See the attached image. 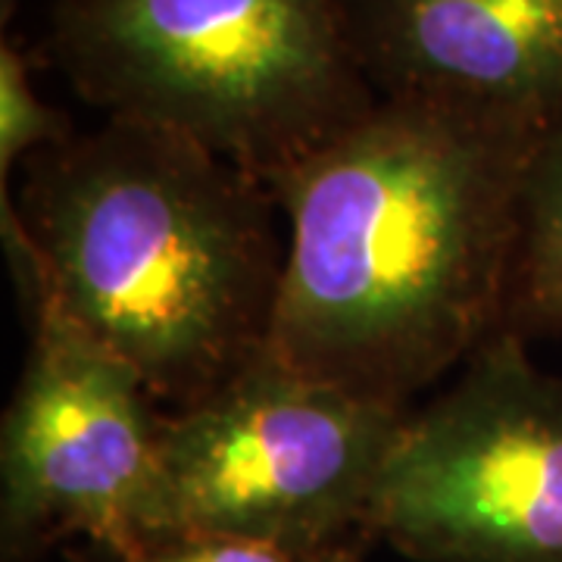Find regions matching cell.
Instances as JSON below:
<instances>
[{
  "label": "cell",
  "instance_id": "obj_1",
  "mask_svg": "<svg viewBox=\"0 0 562 562\" xmlns=\"http://www.w3.org/2000/svg\"><path fill=\"white\" fill-rule=\"evenodd\" d=\"M543 132L379 98L288 169L272 184L288 257L269 353L397 409L465 366L506 328Z\"/></svg>",
  "mask_w": 562,
  "mask_h": 562
},
{
  "label": "cell",
  "instance_id": "obj_2",
  "mask_svg": "<svg viewBox=\"0 0 562 562\" xmlns=\"http://www.w3.org/2000/svg\"><path fill=\"white\" fill-rule=\"evenodd\" d=\"M22 303L60 310L184 409L269 350L288 238L266 181L160 125L106 116L0 194Z\"/></svg>",
  "mask_w": 562,
  "mask_h": 562
},
{
  "label": "cell",
  "instance_id": "obj_3",
  "mask_svg": "<svg viewBox=\"0 0 562 562\" xmlns=\"http://www.w3.org/2000/svg\"><path fill=\"white\" fill-rule=\"evenodd\" d=\"M50 54L106 116L179 132L269 188L379 103L347 0H57Z\"/></svg>",
  "mask_w": 562,
  "mask_h": 562
},
{
  "label": "cell",
  "instance_id": "obj_4",
  "mask_svg": "<svg viewBox=\"0 0 562 562\" xmlns=\"http://www.w3.org/2000/svg\"><path fill=\"white\" fill-rule=\"evenodd\" d=\"M406 416L313 382L266 350L210 397L162 413L176 535L297 553L369 547L375 487Z\"/></svg>",
  "mask_w": 562,
  "mask_h": 562
},
{
  "label": "cell",
  "instance_id": "obj_5",
  "mask_svg": "<svg viewBox=\"0 0 562 562\" xmlns=\"http://www.w3.org/2000/svg\"><path fill=\"white\" fill-rule=\"evenodd\" d=\"M372 531L416 562H562V379L503 328L409 409Z\"/></svg>",
  "mask_w": 562,
  "mask_h": 562
},
{
  "label": "cell",
  "instance_id": "obj_6",
  "mask_svg": "<svg viewBox=\"0 0 562 562\" xmlns=\"http://www.w3.org/2000/svg\"><path fill=\"white\" fill-rule=\"evenodd\" d=\"M157 401L132 366L41 303L0 431V553L91 538L116 562L172 538Z\"/></svg>",
  "mask_w": 562,
  "mask_h": 562
},
{
  "label": "cell",
  "instance_id": "obj_7",
  "mask_svg": "<svg viewBox=\"0 0 562 562\" xmlns=\"http://www.w3.org/2000/svg\"><path fill=\"white\" fill-rule=\"evenodd\" d=\"M379 98L525 128L562 116V0H347Z\"/></svg>",
  "mask_w": 562,
  "mask_h": 562
},
{
  "label": "cell",
  "instance_id": "obj_8",
  "mask_svg": "<svg viewBox=\"0 0 562 562\" xmlns=\"http://www.w3.org/2000/svg\"><path fill=\"white\" fill-rule=\"evenodd\" d=\"M506 328L525 338L562 331V116L538 138L525 172Z\"/></svg>",
  "mask_w": 562,
  "mask_h": 562
},
{
  "label": "cell",
  "instance_id": "obj_9",
  "mask_svg": "<svg viewBox=\"0 0 562 562\" xmlns=\"http://www.w3.org/2000/svg\"><path fill=\"white\" fill-rule=\"evenodd\" d=\"M76 135L69 120L41 101L29 79V63L20 44L3 35L0 44V188L10 169L41 150Z\"/></svg>",
  "mask_w": 562,
  "mask_h": 562
},
{
  "label": "cell",
  "instance_id": "obj_10",
  "mask_svg": "<svg viewBox=\"0 0 562 562\" xmlns=\"http://www.w3.org/2000/svg\"><path fill=\"white\" fill-rule=\"evenodd\" d=\"M369 547H344L325 553H297L276 543L244 541L225 535H172L150 543L128 562H360Z\"/></svg>",
  "mask_w": 562,
  "mask_h": 562
}]
</instances>
